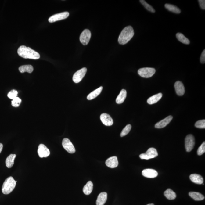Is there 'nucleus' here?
I'll return each mask as SVG.
<instances>
[{
	"label": "nucleus",
	"mask_w": 205,
	"mask_h": 205,
	"mask_svg": "<svg viewBox=\"0 0 205 205\" xmlns=\"http://www.w3.org/2000/svg\"><path fill=\"white\" fill-rule=\"evenodd\" d=\"M127 91L123 89L121 90L120 93L116 99V102L117 103L120 104L123 103L127 97Z\"/></svg>",
	"instance_id": "obj_21"
},
{
	"label": "nucleus",
	"mask_w": 205,
	"mask_h": 205,
	"mask_svg": "<svg viewBox=\"0 0 205 205\" xmlns=\"http://www.w3.org/2000/svg\"><path fill=\"white\" fill-rule=\"evenodd\" d=\"M158 156V152L156 149L150 148L148 149L146 153L140 155L139 157L141 159L148 160L156 157Z\"/></svg>",
	"instance_id": "obj_5"
},
{
	"label": "nucleus",
	"mask_w": 205,
	"mask_h": 205,
	"mask_svg": "<svg viewBox=\"0 0 205 205\" xmlns=\"http://www.w3.org/2000/svg\"><path fill=\"white\" fill-rule=\"evenodd\" d=\"M134 35V30L131 26H128L123 29L118 38L119 44L125 45L131 40Z\"/></svg>",
	"instance_id": "obj_2"
},
{
	"label": "nucleus",
	"mask_w": 205,
	"mask_h": 205,
	"mask_svg": "<svg viewBox=\"0 0 205 205\" xmlns=\"http://www.w3.org/2000/svg\"><path fill=\"white\" fill-rule=\"evenodd\" d=\"M189 195L191 198L196 201H202L205 199L204 196L198 192H189Z\"/></svg>",
	"instance_id": "obj_22"
},
{
	"label": "nucleus",
	"mask_w": 205,
	"mask_h": 205,
	"mask_svg": "<svg viewBox=\"0 0 205 205\" xmlns=\"http://www.w3.org/2000/svg\"><path fill=\"white\" fill-rule=\"evenodd\" d=\"M102 90L103 87L101 86L100 88L94 90V91H93L88 95V96H87V99L88 100H92L95 99L96 97H97L100 94L101 92H102Z\"/></svg>",
	"instance_id": "obj_19"
},
{
	"label": "nucleus",
	"mask_w": 205,
	"mask_h": 205,
	"mask_svg": "<svg viewBox=\"0 0 205 205\" xmlns=\"http://www.w3.org/2000/svg\"><path fill=\"white\" fill-rule=\"evenodd\" d=\"M38 153L40 158L47 157L50 155V151L49 149L43 144H40L39 146Z\"/></svg>",
	"instance_id": "obj_11"
},
{
	"label": "nucleus",
	"mask_w": 205,
	"mask_h": 205,
	"mask_svg": "<svg viewBox=\"0 0 205 205\" xmlns=\"http://www.w3.org/2000/svg\"><path fill=\"white\" fill-rule=\"evenodd\" d=\"M195 126L196 128L204 129L205 128V119L197 121L195 124Z\"/></svg>",
	"instance_id": "obj_31"
},
{
	"label": "nucleus",
	"mask_w": 205,
	"mask_h": 205,
	"mask_svg": "<svg viewBox=\"0 0 205 205\" xmlns=\"http://www.w3.org/2000/svg\"><path fill=\"white\" fill-rule=\"evenodd\" d=\"M108 195L106 192H103L100 193L98 196L96 201V205H104L105 204L107 200Z\"/></svg>",
	"instance_id": "obj_18"
},
{
	"label": "nucleus",
	"mask_w": 205,
	"mask_h": 205,
	"mask_svg": "<svg viewBox=\"0 0 205 205\" xmlns=\"http://www.w3.org/2000/svg\"><path fill=\"white\" fill-rule=\"evenodd\" d=\"M164 6L167 10L170 12H173V13L177 14L181 13V10L178 8L173 5L167 4H165Z\"/></svg>",
	"instance_id": "obj_27"
},
{
	"label": "nucleus",
	"mask_w": 205,
	"mask_h": 205,
	"mask_svg": "<svg viewBox=\"0 0 205 205\" xmlns=\"http://www.w3.org/2000/svg\"><path fill=\"white\" fill-rule=\"evenodd\" d=\"M106 164L110 168H115L118 166L119 162L117 156H114L108 158L106 161Z\"/></svg>",
	"instance_id": "obj_14"
},
{
	"label": "nucleus",
	"mask_w": 205,
	"mask_h": 205,
	"mask_svg": "<svg viewBox=\"0 0 205 205\" xmlns=\"http://www.w3.org/2000/svg\"><path fill=\"white\" fill-rule=\"evenodd\" d=\"M140 2L141 3V4L146 9H147V10H148L149 11L152 12V13H155V11L152 6L150 5L149 4H147V3L146 2V1H144V0H140Z\"/></svg>",
	"instance_id": "obj_29"
},
{
	"label": "nucleus",
	"mask_w": 205,
	"mask_h": 205,
	"mask_svg": "<svg viewBox=\"0 0 205 205\" xmlns=\"http://www.w3.org/2000/svg\"><path fill=\"white\" fill-rule=\"evenodd\" d=\"M175 91L178 96L184 95L185 92V88L183 84L181 81L175 82L174 85Z\"/></svg>",
	"instance_id": "obj_15"
},
{
	"label": "nucleus",
	"mask_w": 205,
	"mask_h": 205,
	"mask_svg": "<svg viewBox=\"0 0 205 205\" xmlns=\"http://www.w3.org/2000/svg\"><path fill=\"white\" fill-rule=\"evenodd\" d=\"M18 91H16V90H12L8 93L7 96L9 99L13 100L14 99L17 97V96L18 95Z\"/></svg>",
	"instance_id": "obj_33"
},
{
	"label": "nucleus",
	"mask_w": 205,
	"mask_h": 205,
	"mask_svg": "<svg viewBox=\"0 0 205 205\" xmlns=\"http://www.w3.org/2000/svg\"><path fill=\"white\" fill-rule=\"evenodd\" d=\"M195 145V138L192 135H189L185 139V147L186 151L190 152L193 149Z\"/></svg>",
	"instance_id": "obj_6"
},
{
	"label": "nucleus",
	"mask_w": 205,
	"mask_h": 205,
	"mask_svg": "<svg viewBox=\"0 0 205 205\" xmlns=\"http://www.w3.org/2000/svg\"><path fill=\"white\" fill-rule=\"evenodd\" d=\"M21 102V100L18 97L13 99L12 101V105L14 107H18L19 106Z\"/></svg>",
	"instance_id": "obj_32"
},
{
	"label": "nucleus",
	"mask_w": 205,
	"mask_h": 205,
	"mask_svg": "<svg viewBox=\"0 0 205 205\" xmlns=\"http://www.w3.org/2000/svg\"><path fill=\"white\" fill-rule=\"evenodd\" d=\"M17 52L19 56L23 58L36 60L40 58V54L38 52L25 46H20Z\"/></svg>",
	"instance_id": "obj_1"
},
{
	"label": "nucleus",
	"mask_w": 205,
	"mask_h": 205,
	"mask_svg": "<svg viewBox=\"0 0 205 205\" xmlns=\"http://www.w3.org/2000/svg\"><path fill=\"white\" fill-rule=\"evenodd\" d=\"M62 145L68 153H75V149L74 145L68 138H65L63 139Z\"/></svg>",
	"instance_id": "obj_9"
},
{
	"label": "nucleus",
	"mask_w": 205,
	"mask_h": 205,
	"mask_svg": "<svg viewBox=\"0 0 205 205\" xmlns=\"http://www.w3.org/2000/svg\"><path fill=\"white\" fill-rule=\"evenodd\" d=\"M100 119L103 124L107 126H110L113 124V120L111 116L106 113H103L101 115Z\"/></svg>",
	"instance_id": "obj_12"
},
{
	"label": "nucleus",
	"mask_w": 205,
	"mask_h": 205,
	"mask_svg": "<svg viewBox=\"0 0 205 205\" xmlns=\"http://www.w3.org/2000/svg\"><path fill=\"white\" fill-rule=\"evenodd\" d=\"M176 37L178 41L181 43L186 45H189L190 43V41L188 39L183 35L182 34L178 33L176 34Z\"/></svg>",
	"instance_id": "obj_28"
},
{
	"label": "nucleus",
	"mask_w": 205,
	"mask_h": 205,
	"mask_svg": "<svg viewBox=\"0 0 205 205\" xmlns=\"http://www.w3.org/2000/svg\"><path fill=\"white\" fill-rule=\"evenodd\" d=\"M16 182L17 181H15L13 177L7 178L3 183L2 189L3 193L8 195L11 193L16 187Z\"/></svg>",
	"instance_id": "obj_3"
},
{
	"label": "nucleus",
	"mask_w": 205,
	"mask_h": 205,
	"mask_svg": "<svg viewBox=\"0 0 205 205\" xmlns=\"http://www.w3.org/2000/svg\"><path fill=\"white\" fill-rule=\"evenodd\" d=\"M69 15V13L67 12L56 14L51 16L49 18V21L50 23L55 22L56 21L65 19L68 18Z\"/></svg>",
	"instance_id": "obj_8"
},
{
	"label": "nucleus",
	"mask_w": 205,
	"mask_h": 205,
	"mask_svg": "<svg viewBox=\"0 0 205 205\" xmlns=\"http://www.w3.org/2000/svg\"><path fill=\"white\" fill-rule=\"evenodd\" d=\"M93 189V184L91 181H88L84 187L83 192L85 195H89L92 192Z\"/></svg>",
	"instance_id": "obj_23"
},
{
	"label": "nucleus",
	"mask_w": 205,
	"mask_h": 205,
	"mask_svg": "<svg viewBox=\"0 0 205 205\" xmlns=\"http://www.w3.org/2000/svg\"><path fill=\"white\" fill-rule=\"evenodd\" d=\"M198 2L201 8L203 9V10H205V1L204 0H199Z\"/></svg>",
	"instance_id": "obj_36"
},
{
	"label": "nucleus",
	"mask_w": 205,
	"mask_h": 205,
	"mask_svg": "<svg viewBox=\"0 0 205 205\" xmlns=\"http://www.w3.org/2000/svg\"><path fill=\"white\" fill-rule=\"evenodd\" d=\"M91 37V31L88 29H85L81 34L80 41L84 45H86L89 43Z\"/></svg>",
	"instance_id": "obj_10"
},
{
	"label": "nucleus",
	"mask_w": 205,
	"mask_h": 205,
	"mask_svg": "<svg viewBox=\"0 0 205 205\" xmlns=\"http://www.w3.org/2000/svg\"><path fill=\"white\" fill-rule=\"evenodd\" d=\"M16 156L15 154H10L7 157L6 160V165L8 168H10L14 164V160Z\"/></svg>",
	"instance_id": "obj_24"
},
{
	"label": "nucleus",
	"mask_w": 205,
	"mask_h": 205,
	"mask_svg": "<svg viewBox=\"0 0 205 205\" xmlns=\"http://www.w3.org/2000/svg\"><path fill=\"white\" fill-rule=\"evenodd\" d=\"M3 147V144L2 143H0V153H1L2 151Z\"/></svg>",
	"instance_id": "obj_37"
},
{
	"label": "nucleus",
	"mask_w": 205,
	"mask_h": 205,
	"mask_svg": "<svg viewBox=\"0 0 205 205\" xmlns=\"http://www.w3.org/2000/svg\"><path fill=\"white\" fill-rule=\"evenodd\" d=\"M19 70L21 73H24L26 72L29 73H31L33 72L34 68L33 67L31 66V65H24V66H20L19 68Z\"/></svg>",
	"instance_id": "obj_25"
},
{
	"label": "nucleus",
	"mask_w": 205,
	"mask_h": 205,
	"mask_svg": "<svg viewBox=\"0 0 205 205\" xmlns=\"http://www.w3.org/2000/svg\"><path fill=\"white\" fill-rule=\"evenodd\" d=\"M164 194L166 198L169 200H174L176 198V193L170 189H167L165 191Z\"/></svg>",
	"instance_id": "obj_26"
},
{
	"label": "nucleus",
	"mask_w": 205,
	"mask_h": 205,
	"mask_svg": "<svg viewBox=\"0 0 205 205\" xmlns=\"http://www.w3.org/2000/svg\"><path fill=\"white\" fill-rule=\"evenodd\" d=\"M131 128V126L130 124L127 125L125 128L123 129L120 134L121 137H124L126 135L130 132Z\"/></svg>",
	"instance_id": "obj_30"
},
{
	"label": "nucleus",
	"mask_w": 205,
	"mask_h": 205,
	"mask_svg": "<svg viewBox=\"0 0 205 205\" xmlns=\"http://www.w3.org/2000/svg\"><path fill=\"white\" fill-rule=\"evenodd\" d=\"M205 152V142H204L201 144L200 146L199 147L197 150V153L199 155H201L204 154Z\"/></svg>",
	"instance_id": "obj_34"
},
{
	"label": "nucleus",
	"mask_w": 205,
	"mask_h": 205,
	"mask_svg": "<svg viewBox=\"0 0 205 205\" xmlns=\"http://www.w3.org/2000/svg\"><path fill=\"white\" fill-rule=\"evenodd\" d=\"M155 68L149 67L141 68L138 70V74L141 77L144 78H149L155 74Z\"/></svg>",
	"instance_id": "obj_4"
},
{
	"label": "nucleus",
	"mask_w": 205,
	"mask_h": 205,
	"mask_svg": "<svg viewBox=\"0 0 205 205\" xmlns=\"http://www.w3.org/2000/svg\"><path fill=\"white\" fill-rule=\"evenodd\" d=\"M173 118V117L171 116H168L165 119L162 120L159 122L157 123L155 125V127L157 128H162L165 127L170 123Z\"/></svg>",
	"instance_id": "obj_16"
},
{
	"label": "nucleus",
	"mask_w": 205,
	"mask_h": 205,
	"mask_svg": "<svg viewBox=\"0 0 205 205\" xmlns=\"http://www.w3.org/2000/svg\"><path fill=\"white\" fill-rule=\"evenodd\" d=\"M147 205H154V204H148Z\"/></svg>",
	"instance_id": "obj_38"
},
{
	"label": "nucleus",
	"mask_w": 205,
	"mask_h": 205,
	"mask_svg": "<svg viewBox=\"0 0 205 205\" xmlns=\"http://www.w3.org/2000/svg\"><path fill=\"white\" fill-rule=\"evenodd\" d=\"M87 71V68L85 67L82 68L77 71L73 76V80L74 83H80L85 77Z\"/></svg>",
	"instance_id": "obj_7"
},
{
	"label": "nucleus",
	"mask_w": 205,
	"mask_h": 205,
	"mask_svg": "<svg viewBox=\"0 0 205 205\" xmlns=\"http://www.w3.org/2000/svg\"><path fill=\"white\" fill-rule=\"evenodd\" d=\"M189 178L192 182L197 184H202L204 182L203 177L198 174H192L189 176Z\"/></svg>",
	"instance_id": "obj_17"
},
{
	"label": "nucleus",
	"mask_w": 205,
	"mask_h": 205,
	"mask_svg": "<svg viewBox=\"0 0 205 205\" xmlns=\"http://www.w3.org/2000/svg\"><path fill=\"white\" fill-rule=\"evenodd\" d=\"M142 174L143 176L148 178H154L158 175L156 170L151 169H145L142 171Z\"/></svg>",
	"instance_id": "obj_13"
},
{
	"label": "nucleus",
	"mask_w": 205,
	"mask_h": 205,
	"mask_svg": "<svg viewBox=\"0 0 205 205\" xmlns=\"http://www.w3.org/2000/svg\"><path fill=\"white\" fill-rule=\"evenodd\" d=\"M200 62L202 63H205V50L204 49L203 52L202 53L201 57H200Z\"/></svg>",
	"instance_id": "obj_35"
},
{
	"label": "nucleus",
	"mask_w": 205,
	"mask_h": 205,
	"mask_svg": "<svg viewBox=\"0 0 205 205\" xmlns=\"http://www.w3.org/2000/svg\"><path fill=\"white\" fill-rule=\"evenodd\" d=\"M162 97V94L161 93L155 95L148 99L147 100V103L150 105H153V104L156 103L160 100Z\"/></svg>",
	"instance_id": "obj_20"
}]
</instances>
